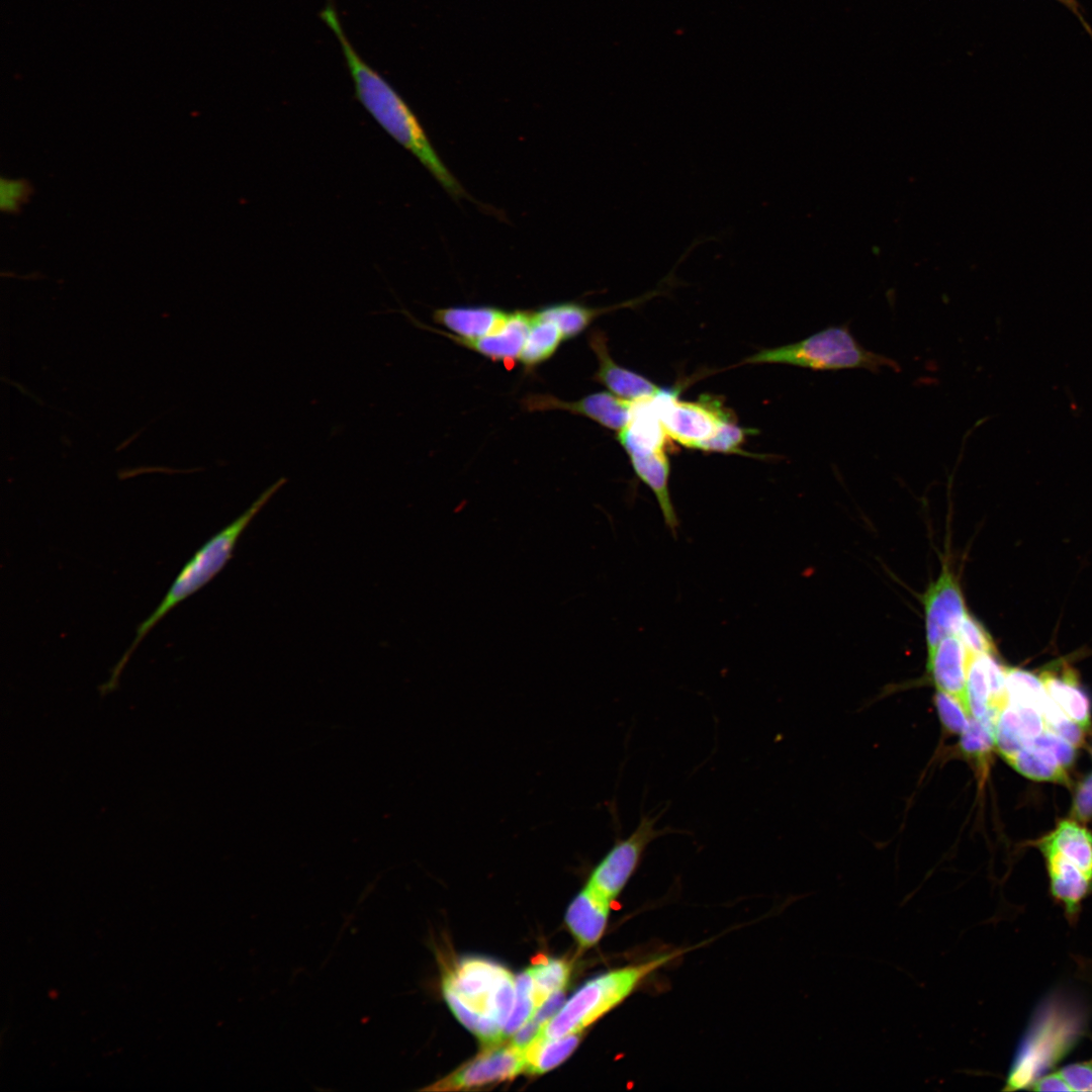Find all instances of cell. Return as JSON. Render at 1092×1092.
Here are the masks:
<instances>
[{"label": "cell", "mask_w": 1092, "mask_h": 1092, "mask_svg": "<svg viewBox=\"0 0 1092 1092\" xmlns=\"http://www.w3.org/2000/svg\"><path fill=\"white\" fill-rule=\"evenodd\" d=\"M341 44L358 100L377 123L410 151L454 198L468 197L433 148L417 116L391 85L355 51L332 6L321 14Z\"/></svg>", "instance_id": "cell-1"}, {"label": "cell", "mask_w": 1092, "mask_h": 1092, "mask_svg": "<svg viewBox=\"0 0 1092 1092\" xmlns=\"http://www.w3.org/2000/svg\"><path fill=\"white\" fill-rule=\"evenodd\" d=\"M444 997L457 1019L485 1048L500 1044L513 1010L516 981L497 963L462 959L443 979Z\"/></svg>", "instance_id": "cell-2"}, {"label": "cell", "mask_w": 1092, "mask_h": 1092, "mask_svg": "<svg viewBox=\"0 0 1092 1092\" xmlns=\"http://www.w3.org/2000/svg\"><path fill=\"white\" fill-rule=\"evenodd\" d=\"M286 481L285 477H281L266 488L249 509L211 537L184 565L155 611L136 628L131 644L113 667L107 682L101 687L104 694L116 688L121 671L151 629L177 605L208 583L224 567L242 533Z\"/></svg>", "instance_id": "cell-3"}, {"label": "cell", "mask_w": 1092, "mask_h": 1092, "mask_svg": "<svg viewBox=\"0 0 1092 1092\" xmlns=\"http://www.w3.org/2000/svg\"><path fill=\"white\" fill-rule=\"evenodd\" d=\"M1082 1008L1068 997L1053 995L1037 1008L1009 1068L1005 1091L1029 1088L1076 1045L1084 1034Z\"/></svg>", "instance_id": "cell-4"}, {"label": "cell", "mask_w": 1092, "mask_h": 1092, "mask_svg": "<svg viewBox=\"0 0 1092 1092\" xmlns=\"http://www.w3.org/2000/svg\"><path fill=\"white\" fill-rule=\"evenodd\" d=\"M680 953V950L662 953L588 980L542 1025L539 1035L555 1039L579 1033L622 1003L646 978Z\"/></svg>", "instance_id": "cell-5"}, {"label": "cell", "mask_w": 1092, "mask_h": 1092, "mask_svg": "<svg viewBox=\"0 0 1092 1092\" xmlns=\"http://www.w3.org/2000/svg\"><path fill=\"white\" fill-rule=\"evenodd\" d=\"M748 364H787L814 370L866 369L880 372L883 368L899 371L897 361L864 348L851 334L847 325L828 327L810 337L789 345L763 349L744 361Z\"/></svg>", "instance_id": "cell-6"}, {"label": "cell", "mask_w": 1092, "mask_h": 1092, "mask_svg": "<svg viewBox=\"0 0 1092 1092\" xmlns=\"http://www.w3.org/2000/svg\"><path fill=\"white\" fill-rule=\"evenodd\" d=\"M656 401L667 436L687 448L699 450L726 422L735 420L720 397L714 395H702L698 401H684L678 400L671 390H664Z\"/></svg>", "instance_id": "cell-7"}, {"label": "cell", "mask_w": 1092, "mask_h": 1092, "mask_svg": "<svg viewBox=\"0 0 1092 1092\" xmlns=\"http://www.w3.org/2000/svg\"><path fill=\"white\" fill-rule=\"evenodd\" d=\"M656 822L657 817L642 816L636 829L617 839L593 869L586 886L609 902L616 899L639 867L648 844L669 831L656 829Z\"/></svg>", "instance_id": "cell-8"}, {"label": "cell", "mask_w": 1092, "mask_h": 1092, "mask_svg": "<svg viewBox=\"0 0 1092 1092\" xmlns=\"http://www.w3.org/2000/svg\"><path fill=\"white\" fill-rule=\"evenodd\" d=\"M524 1050L512 1043L486 1048L475 1059L450 1075L423 1088V1091H458L510 1080L525 1072Z\"/></svg>", "instance_id": "cell-9"}, {"label": "cell", "mask_w": 1092, "mask_h": 1092, "mask_svg": "<svg viewBox=\"0 0 1092 1092\" xmlns=\"http://www.w3.org/2000/svg\"><path fill=\"white\" fill-rule=\"evenodd\" d=\"M927 651L944 637L958 634L968 615L960 582L944 563L938 577L922 595Z\"/></svg>", "instance_id": "cell-10"}, {"label": "cell", "mask_w": 1092, "mask_h": 1092, "mask_svg": "<svg viewBox=\"0 0 1092 1092\" xmlns=\"http://www.w3.org/2000/svg\"><path fill=\"white\" fill-rule=\"evenodd\" d=\"M522 404L528 412L566 411L588 418L617 432L628 426L635 406V402L607 391L595 392L574 401H565L550 394L535 393L525 396Z\"/></svg>", "instance_id": "cell-11"}, {"label": "cell", "mask_w": 1092, "mask_h": 1092, "mask_svg": "<svg viewBox=\"0 0 1092 1092\" xmlns=\"http://www.w3.org/2000/svg\"><path fill=\"white\" fill-rule=\"evenodd\" d=\"M400 311L406 314L410 321L419 328L447 337L454 343L475 351L492 361L505 362L519 360L533 321V310L511 311L506 325L502 329L481 338L468 340L458 338L449 332L427 327L406 310L402 309Z\"/></svg>", "instance_id": "cell-12"}, {"label": "cell", "mask_w": 1092, "mask_h": 1092, "mask_svg": "<svg viewBox=\"0 0 1092 1092\" xmlns=\"http://www.w3.org/2000/svg\"><path fill=\"white\" fill-rule=\"evenodd\" d=\"M588 343L599 362L594 380L606 386L615 395L633 402H641L653 399L665 390L648 378L615 362L608 349V339L602 331H592L588 335Z\"/></svg>", "instance_id": "cell-13"}, {"label": "cell", "mask_w": 1092, "mask_h": 1092, "mask_svg": "<svg viewBox=\"0 0 1092 1092\" xmlns=\"http://www.w3.org/2000/svg\"><path fill=\"white\" fill-rule=\"evenodd\" d=\"M971 656L954 634L944 637L927 657V669L937 691L956 698L969 713L967 676Z\"/></svg>", "instance_id": "cell-14"}, {"label": "cell", "mask_w": 1092, "mask_h": 1092, "mask_svg": "<svg viewBox=\"0 0 1092 1092\" xmlns=\"http://www.w3.org/2000/svg\"><path fill=\"white\" fill-rule=\"evenodd\" d=\"M637 477L653 492L665 526L676 535L678 519L669 491L670 463L664 449L627 448Z\"/></svg>", "instance_id": "cell-15"}, {"label": "cell", "mask_w": 1092, "mask_h": 1092, "mask_svg": "<svg viewBox=\"0 0 1092 1092\" xmlns=\"http://www.w3.org/2000/svg\"><path fill=\"white\" fill-rule=\"evenodd\" d=\"M1051 699L1085 731L1091 728V701L1081 687L1076 671L1059 660L1049 664L1039 674Z\"/></svg>", "instance_id": "cell-16"}, {"label": "cell", "mask_w": 1092, "mask_h": 1092, "mask_svg": "<svg viewBox=\"0 0 1092 1092\" xmlns=\"http://www.w3.org/2000/svg\"><path fill=\"white\" fill-rule=\"evenodd\" d=\"M511 311L488 305L451 306L435 309L433 321L461 339H477L502 329Z\"/></svg>", "instance_id": "cell-17"}, {"label": "cell", "mask_w": 1092, "mask_h": 1092, "mask_svg": "<svg viewBox=\"0 0 1092 1092\" xmlns=\"http://www.w3.org/2000/svg\"><path fill=\"white\" fill-rule=\"evenodd\" d=\"M1040 850L1045 857L1052 895L1069 916H1075L1092 890V880L1056 850Z\"/></svg>", "instance_id": "cell-18"}, {"label": "cell", "mask_w": 1092, "mask_h": 1092, "mask_svg": "<svg viewBox=\"0 0 1092 1092\" xmlns=\"http://www.w3.org/2000/svg\"><path fill=\"white\" fill-rule=\"evenodd\" d=\"M610 904L586 885L569 905L565 920L582 947L595 945L607 926Z\"/></svg>", "instance_id": "cell-19"}, {"label": "cell", "mask_w": 1092, "mask_h": 1092, "mask_svg": "<svg viewBox=\"0 0 1092 1092\" xmlns=\"http://www.w3.org/2000/svg\"><path fill=\"white\" fill-rule=\"evenodd\" d=\"M662 289L651 290L640 297L607 307H589L578 302H559L542 306L534 310L538 318L554 323L560 330L564 341L570 340L584 330L601 314L622 307L638 304L662 293Z\"/></svg>", "instance_id": "cell-20"}, {"label": "cell", "mask_w": 1092, "mask_h": 1092, "mask_svg": "<svg viewBox=\"0 0 1092 1092\" xmlns=\"http://www.w3.org/2000/svg\"><path fill=\"white\" fill-rule=\"evenodd\" d=\"M1039 848L1056 850L1092 880V833L1075 820L1061 821L1040 840Z\"/></svg>", "instance_id": "cell-21"}, {"label": "cell", "mask_w": 1092, "mask_h": 1092, "mask_svg": "<svg viewBox=\"0 0 1092 1092\" xmlns=\"http://www.w3.org/2000/svg\"><path fill=\"white\" fill-rule=\"evenodd\" d=\"M579 1033H571L555 1039L538 1035L525 1048V1072L543 1074L565 1061L579 1042Z\"/></svg>", "instance_id": "cell-22"}, {"label": "cell", "mask_w": 1092, "mask_h": 1092, "mask_svg": "<svg viewBox=\"0 0 1092 1092\" xmlns=\"http://www.w3.org/2000/svg\"><path fill=\"white\" fill-rule=\"evenodd\" d=\"M564 338L558 327L549 321L538 318L533 310L531 328L519 361L530 372L551 358Z\"/></svg>", "instance_id": "cell-23"}, {"label": "cell", "mask_w": 1092, "mask_h": 1092, "mask_svg": "<svg viewBox=\"0 0 1092 1092\" xmlns=\"http://www.w3.org/2000/svg\"><path fill=\"white\" fill-rule=\"evenodd\" d=\"M1007 761L1028 779L1069 784L1067 769L1045 749L1026 744Z\"/></svg>", "instance_id": "cell-24"}, {"label": "cell", "mask_w": 1092, "mask_h": 1092, "mask_svg": "<svg viewBox=\"0 0 1092 1092\" xmlns=\"http://www.w3.org/2000/svg\"><path fill=\"white\" fill-rule=\"evenodd\" d=\"M1005 687L1008 702L1039 712L1050 697L1039 676L1020 668L1005 667Z\"/></svg>", "instance_id": "cell-25"}, {"label": "cell", "mask_w": 1092, "mask_h": 1092, "mask_svg": "<svg viewBox=\"0 0 1092 1092\" xmlns=\"http://www.w3.org/2000/svg\"><path fill=\"white\" fill-rule=\"evenodd\" d=\"M530 972L537 1009L557 991L564 990L569 978L568 964L558 959H546L531 966Z\"/></svg>", "instance_id": "cell-26"}, {"label": "cell", "mask_w": 1092, "mask_h": 1092, "mask_svg": "<svg viewBox=\"0 0 1092 1092\" xmlns=\"http://www.w3.org/2000/svg\"><path fill=\"white\" fill-rule=\"evenodd\" d=\"M536 1010L533 979L527 969L516 979L515 1004L504 1028V1038L511 1037Z\"/></svg>", "instance_id": "cell-27"}, {"label": "cell", "mask_w": 1092, "mask_h": 1092, "mask_svg": "<svg viewBox=\"0 0 1092 1092\" xmlns=\"http://www.w3.org/2000/svg\"><path fill=\"white\" fill-rule=\"evenodd\" d=\"M993 745H995L993 733L980 721L971 717L968 728L961 734V747L964 753L974 758L982 769H986Z\"/></svg>", "instance_id": "cell-28"}, {"label": "cell", "mask_w": 1092, "mask_h": 1092, "mask_svg": "<svg viewBox=\"0 0 1092 1092\" xmlns=\"http://www.w3.org/2000/svg\"><path fill=\"white\" fill-rule=\"evenodd\" d=\"M1040 714L1044 721L1045 730L1056 733L1075 747L1083 744L1086 731L1071 720L1051 697L1043 705Z\"/></svg>", "instance_id": "cell-29"}, {"label": "cell", "mask_w": 1092, "mask_h": 1092, "mask_svg": "<svg viewBox=\"0 0 1092 1092\" xmlns=\"http://www.w3.org/2000/svg\"><path fill=\"white\" fill-rule=\"evenodd\" d=\"M751 433V430L738 426L736 421L732 420L726 422L713 438L700 446L699 450L753 456L742 449L747 434Z\"/></svg>", "instance_id": "cell-30"}, {"label": "cell", "mask_w": 1092, "mask_h": 1092, "mask_svg": "<svg viewBox=\"0 0 1092 1092\" xmlns=\"http://www.w3.org/2000/svg\"><path fill=\"white\" fill-rule=\"evenodd\" d=\"M934 701L944 728L951 733L962 734L968 728L972 717L965 706L940 691H937Z\"/></svg>", "instance_id": "cell-31"}, {"label": "cell", "mask_w": 1092, "mask_h": 1092, "mask_svg": "<svg viewBox=\"0 0 1092 1092\" xmlns=\"http://www.w3.org/2000/svg\"><path fill=\"white\" fill-rule=\"evenodd\" d=\"M971 655L995 654L994 641L985 627L969 613L957 634Z\"/></svg>", "instance_id": "cell-32"}, {"label": "cell", "mask_w": 1092, "mask_h": 1092, "mask_svg": "<svg viewBox=\"0 0 1092 1092\" xmlns=\"http://www.w3.org/2000/svg\"><path fill=\"white\" fill-rule=\"evenodd\" d=\"M1026 744L1048 750L1066 769L1074 763L1076 758V747L1049 730H1044L1038 736L1026 740L1024 745Z\"/></svg>", "instance_id": "cell-33"}, {"label": "cell", "mask_w": 1092, "mask_h": 1092, "mask_svg": "<svg viewBox=\"0 0 1092 1092\" xmlns=\"http://www.w3.org/2000/svg\"><path fill=\"white\" fill-rule=\"evenodd\" d=\"M1072 1091L1092 1092V1061L1069 1064L1059 1070Z\"/></svg>", "instance_id": "cell-34"}, {"label": "cell", "mask_w": 1092, "mask_h": 1092, "mask_svg": "<svg viewBox=\"0 0 1092 1092\" xmlns=\"http://www.w3.org/2000/svg\"><path fill=\"white\" fill-rule=\"evenodd\" d=\"M1 209L7 212H16L19 204L24 202L31 192L30 186L24 180L1 179Z\"/></svg>", "instance_id": "cell-35"}, {"label": "cell", "mask_w": 1092, "mask_h": 1092, "mask_svg": "<svg viewBox=\"0 0 1092 1092\" xmlns=\"http://www.w3.org/2000/svg\"><path fill=\"white\" fill-rule=\"evenodd\" d=\"M1070 815L1079 822H1088L1092 819V772L1078 785Z\"/></svg>", "instance_id": "cell-36"}, {"label": "cell", "mask_w": 1092, "mask_h": 1092, "mask_svg": "<svg viewBox=\"0 0 1092 1092\" xmlns=\"http://www.w3.org/2000/svg\"><path fill=\"white\" fill-rule=\"evenodd\" d=\"M564 991H557L549 996L531 1017L539 1025L549 1021L564 1005Z\"/></svg>", "instance_id": "cell-37"}, {"label": "cell", "mask_w": 1092, "mask_h": 1092, "mask_svg": "<svg viewBox=\"0 0 1092 1092\" xmlns=\"http://www.w3.org/2000/svg\"><path fill=\"white\" fill-rule=\"evenodd\" d=\"M1029 1089H1031L1033 1091H1041V1092H1045V1091H1058V1092L1066 1091V1092H1071L1070 1087L1068 1086V1084L1066 1083V1081L1064 1080L1062 1075L1059 1073V1071L1051 1073V1074H1043L1042 1076L1038 1077L1029 1086Z\"/></svg>", "instance_id": "cell-38"}, {"label": "cell", "mask_w": 1092, "mask_h": 1092, "mask_svg": "<svg viewBox=\"0 0 1092 1092\" xmlns=\"http://www.w3.org/2000/svg\"><path fill=\"white\" fill-rule=\"evenodd\" d=\"M541 1027L542 1025H539L530 1018L512 1035L511 1043L521 1050H525V1048L538 1035Z\"/></svg>", "instance_id": "cell-39"}, {"label": "cell", "mask_w": 1092, "mask_h": 1092, "mask_svg": "<svg viewBox=\"0 0 1092 1092\" xmlns=\"http://www.w3.org/2000/svg\"><path fill=\"white\" fill-rule=\"evenodd\" d=\"M1060 1L1065 3L1069 8H1071L1080 17V14L1078 13V9H1077L1075 0H1060Z\"/></svg>", "instance_id": "cell-40"}, {"label": "cell", "mask_w": 1092, "mask_h": 1092, "mask_svg": "<svg viewBox=\"0 0 1092 1092\" xmlns=\"http://www.w3.org/2000/svg\"><path fill=\"white\" fill-rule=\"evenodd\" d=\"M1092 752V751H1091Z\"/></svg>", "instance_id": "cell-41"}]
</instances>
